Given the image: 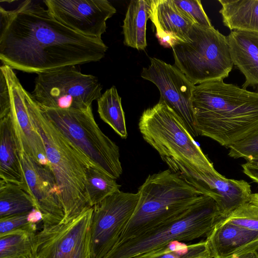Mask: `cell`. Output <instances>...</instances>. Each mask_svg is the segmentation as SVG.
I'll use <instances>...</instances> for the list:
<instances>
[{
    "instance_id": "obj_6",
    "label": "cell",
    "mask_w": 258,
    "mask_h": 258,
    "mask_svg": "<svg viewBox=\"0 0 258 258\" xmlns=\"http://www.w3.org/2000/svg\"><path fill=\"white\" fill-rule=\"evenodd\" d=\"M40 107L88 167H93L114 179L120 176L122 168L119 147L102 132L92 106L67 109Z\"/></svg>"
},
{
    "instance_id": "obj_29",
    "label": "cell",
    "mask_w": 258,
    "mask_h": 258,
    "mask_svg": "<svg viewBox=\"0 0 258 258\" xmlns=\"http://www.w3.org/2000/svg\"><path fill=\"white\" fill-rule=\"evenodd\" d=\"M228 155L246 161L258 158V128L242 140L230 146Z\"/></svg>"
},
{
    "instance_id": "obj_18",
    "label": "cell",
    "mask_w": 258,
    "mask_h": 258,
    "mask_svg": "<svg viewBox=\"0 0 258 258\" xmlns=\"http://www.w3.org/2000/svg\"><path fill=\"white\" fill-rule=\"evenodd\" d=\"M149 18L156 28L160 44L171 47L176 42L186 41L194 21L173 0H147Z\"/></svg>"
},
{
    "instance_id": "obj_15",
    "label": "cell",
    "mask_w": 258,
    "mask_h": 258,
    "mask_svg": "<svg viewBox=\"0 0 258 258\" xmlns=\"http://www.w3.org/2000/svg\"><path fill=\"white\" fill-rule=\"evenodd\" d=\"M49 13L59 22L85 36L101 39L106 21L116 10L107 0H44Z\"/></svg>"
},
{
    "instance_id": "obj_5",
    "label": "cell",
    "mask_w": 258,
    "mask_h": 258,
    "mask_svg": "<svg viewBox=\"0 0 258 258\" xmlns=\"http://www.w3.org/2000/svg\"><path fill=\"white\" fill-rule=\"evenodd\" d=\"M222 219L215 200L202 195L172 221L117 242L104 258H133L173 241L187 242L207 237Z\"/></svg>"
},
{
    "instance_id": "obj_26",
    "label": "cell",
    "mask_w": 258,
    "mask_h": 258,
    "mask_svg": "<svg viewBox=\"0 0 258 258\" xmlns=\"http://www.w3.org/2000/svg\"><path fill=\"white\" fill-rule=\"evenodd\" d=\"M36 233L19 230L0 237V258H35Z\"/></svg>"
},
{
    "instance_id": "obj_28",
    "label": "cell",
    "mask_w": 258,
    "mask_h": 258,
    "mask_svg": "<svg viewBox=\"0 0 258 258\" xmlns=\"http://www.w3.org/2000/svg\"><path fill=\"white\" fill-rule=\"evenodd\" d=\"M224 219L239 227L258 231V205L247 202Z\"/></svg>"
},
{
    "instance_id": "obj_19",
    "label": "cell",
    "mask_w": 258,
    "mask_h": 258,
    "mask_svg": "<svg viewBox=\"0 0 258 258\" xmlns=\"http://www.w3.org/2000/svg\"><path fill=\"white\" fill-rule=\"evenodd\" d=\"M227 38L233 65L245 77L242 88L258 86V32L231 31Z\"/></svg>"
},
{
    "instance_id": "obj_22",
    "label": "cell",
    "mask_w": 258,
    "mask_h": 258,
    "mask_svg": "<svg viewBox=\"0 0 258 258\" xmlns=\"http://www.w3.org/2000/svg\"><path fill=\"white\" fill-rule=\"evenodd\" d=\"M148 7L147 0L130 2L122 26L124 45L138 50H144L147 47Z\"/></svg>"
},
{
    "instance_id": "obj_21",
    "label": "cell",
    "mask_w": 258,
    "mask_h": 258,
    "mask_svg": "<svg viewBox=\"0 0 258 258\" xmlns=\"http://www.w3.org/2000/svg\"><path fill=\"white\" fill-rule=\"evenodd\" d=\"M224 26L231 31L258 32V0H219Z\"/></svg>"
},
{
    "instance_id": "obj_12",
    "label": "cell",
    "mask_w": 258,
    "mask_h": 258,
    "mask_svg": "<svg viewBox=\"0 0 258 258\" xmlns=\"http://www.w3.org/2000/svg\"><path fill=\"white\" fill-rule=\"evenodd\" d=\"M93 208L73 220L43 225L34 237L35 258H90V228Z\"/></svg>"
},
{
    "instance_id": "obj_17",
    "label": "cell",
    "mask_w": 258,
    "mask_h": 258,
    "mask_svg": "<svg viewBox=\"0 0 258 258\" xmlns=\"http://www.w3.org/2000/svg\"><path fill=\"white\" fill-rule=\"evenodd\" d=\"M212 258H234L258 251V231L233 224L222 219L206 237Z\"/></svg>"
},
{
    "instance_id": "obj_8",
    "label": "cell",
    "mask_w": 258,
    "mask_h": 258,
    "mask_svg": "<svg viewBox=\"0 0 258 258\" xmlns=\"http://www.w3.org/2000/svg\"><path fill=\"white\" fill-rule=\"evenodd\" d=\"M171 48L175 66L194 85L223 80L233 68L227 36L214 26L194 24L186 41Z\"/></svg>"
},
{
    "instance_id": "obj_11",
    "label": "cell",
    "mask_w": 258,
    "mask_h": 258,
    "mask_svg": "<svg viewBox=\"0 0 258 258\" xmlns=\"http://www.w3.org/2000/svg\"><path fill=\"white\" fill-rule=\"evenodd\" d=\"M138 192L118 191L93 206L90 228V258H104L133 215Z\"/></svg>"
},
{
    "instance_id": "obj_16",
    "label": "cell",
    "mask_w": 258,
    "mask_h": 258,
    "mask_svg": "<svg viewBox=\"0 0 258 258\" xmlns=\"http://www.w3.org/2000/svg\"><path fill=\"white\" fill-rule=\"evenodd\" d=\"M24 189L31 197L42 216L43 225L63 221L64 213L58 187L49 166L40 164L19 147Z\"/></svg>"
},
{
    "instance_id": "obj_13",
    "label": "cell",
    "mask_w": 258,
    "mask_h": 258,
    "mask_svg": "<svg viewBox=\"0 0 258 258\" xmlns=\"http://www.w3.org/2000/svg\"><path fill=\"white\" fill-rule=\"evenodd\" d=\"M164 162L169 169L202 195L213 199L223 219L250 201L252 194L251 185L244 180L227 178L218 172H203L188 164L177 161L167 160Z\"/></svg>"
},
{
    "instance_id": "obj_34",
    "label": "cell",
    "mask_w": 258,
    "mask_h": 258,
    "mask_svg": "<svg viewBox=\"0 0 258 258\" xmlns=\"http://www.w3.org/2000/svg\"><path fill=\"white\" fill-rule=\"evenodd\" d=\"M250 202L258 205V193L251 194L250 198Z\"/></svg>"
},
{
    "instance_id": "obj_7",
    "label": "cell",
    "mask_w": 258,
    "mask_h": 258,
    "mask_svg": "<svg viewBox=\"0 0 258 258\" xmlns=\"http://www.w3.org/2000/svg\"><path fill=\"white\" fill-rule=\"evenodd\" d=\"M144 139L162 160L187 164L201 172L216 173L207 156L197 144L181 119L163 100L145 110L139 122Z\"/></svg>"
},
{
    "instance_id": "obj_36",
    "label": "cell",
    "mask_w": 258,
    "mask_h": 258,
    "mask_svg": "<svg viewBox=\"0 0 258 258\" xmlns=\"http://www.w3.org/2000/svg\"><path fill=\"white\" fill-rule=\"evenodd\" d=\"M257 253H258V251H257Z\"/></svg>"
},
{
    "instance_id": "obj_32",
    "label": "cell",
    "mask_w": 258,
    "mask_h": 258,
    "mask_svg": "<svg viewBox=\"0 0 258 258\" xmlns=\"http://www.w3.org/2000/svg\"><path fill=\"white\" fill-rule=\"evenodd\" d=\"M242 167L243 172L252 181L258 183V166L246 162L242 165Z\"/></svg>"
},
{
    "instance_id": "obj_1",
    "label": "cell",
    "mask_w": 258,
    "mask_h": 258,
    "mask_svg": "<svg viewBox=\"0 0 258 258\" xmlns=\"http://www.w3.org/2000/svg\"><path fill=\"white\" fill-rule=\"evenodd\" d=\"M0 59L28 73L100 60L108 49L102 39L81 35L46 8L25 1L12 10L0 9Z\"/></svg>"
},
{
    "instance_id": "obj_23",
    "label": "cell",
    "mask_w": 258,
    "mask_h": 258,
    "mask_svg": "<svg viewBox=\"0 0 258 258\" xmlns=\"http://www.w3.org/2000/svg\"><path fill=\"white\" fill-rule=\"evenodd\" d=\"M36 206L20 185L0 180V218L27 213Z\"/></svg>"
},
{
    "instance_id": "obj_27",
    "label": "cell",
    "mask_w": 258,
    "mask_h": 258,
    "mask_svg": "<svg viewBox=\"0 0 258 258\" xmlns=\"http://www.w3.org/2000/svg\"><path fill=\"white\" fill-rule=\"evenodd\" d=\"M86 192L90 207L101 202L108 196L120 191V185L116 179L97 169L86 167Z\"/></svg>"
},
{
    "instance_id": "obj_14",
    "label": "cell",
    "mask_w": 258,
    "mask_h": 258,
    "mask_svg": "<svg viewBox=\"0 0 258 258\" xmlns=\"http://www.w3.org/2000/svg\"><path fill=\"white\" fill-rule=\"evenodd\" d=\"M150 64L143 69L141 77L154 83L164 101L181 119L192 138L199 136L192 105L196 85L175 66L157 58H150Z\"/></svg>"
},
{
    "instance_id": "obj_25",
    "label": "cell",
    "mask_w": 258,
    "mask_h": 258,
    "mask_svg": "<svg viewBox=\"0 0 258 258\" xmlns=\"http://www.w3.org/2000/svg\"><path fill=\"white\" fill-rule=\"evenodd\" d=\"M133 258H212L205 240L187 244L173 241Z\"/></svg>"
},
{
    "instance_id": "obj_2",
    "label": "cell",
    "mask_w": 258,
    "mask_h": 258,
    "mask_svg": "<svg viewBox=\"0 0 258 258\" xmlns=\"http://www.w3.org/2000/svg\"><path fill=\"white\" fill-rule=\"evenodd\" d=\"M191 101L199 136L227 148L258 128V92L215 80L195 86Z\"/></svg>"
},
{
    "instance_id": "obj_35",
    "label": "cell",
    "mask_w": 258,
    "mask_h": 258,
    "mask_svg": "<svg viewBox=\"0 0 258 258\" xmlns=\"http://www.w3.org/2000/svg\"><path fill=\"white\" fill-rule=\"evenodd\" d=\"M247 162L253 165L258 166V158L252 159L251 160L247 161Z\"/></svg>"
},
{
    "instance_id": "obj_31",
    "label": "cell",
    "mask_w": 258,
    "mask_h": 258,
    "mask_svg": "<svg viewBox=\"0 0 258 258\" xmlns=\"http://www.w3.org/2000/svg\"><path fill=\"white\" fill-rule=\"evenodd\" d=\"M180 9L200 25L212 27L210 19L205 12L200 0H173Z\"/></svg>"
},
{
    "instance_id": "obj_33",
    "label": "cell",
    "mask_w": 258,
    "mask_h": 258,
    "mask_svg": "<svg viewBox=\"0 0 258 258\" xmlns=\"http://www.w3.org/2000/svg\"><path fill=\"white\" fill-rule=\"evenodd\" d=\"M257 251L243 254L234 258H258Z\"/></svg>"
},
{
    "instance_id": "obj_3",
    "label": "cell",
    "mask_w": 258,
    "mask_h": 258,
    "mask_svg": "<svg viewBox=\"0 0 258 258\" xmlns=\"http://www.w3.org/2000/svg\"><path fill=\"white\" fill-rule=\"evenodd\" d=\"M30 117L42 138L46 156L59 188L64 217L68 222L90 207L86 192L85 168L88 167L70 142L45 115L31 94Z\"/></svg>"
},
{
    "instance_id": "obj_9",
    "label": "cell",
    "mask_w": 258,
    "mask_h": 258,
    "mask_svg": "<svg viewBox=\"0 0 258 258\" xmlns=\"http://www.w3.org/2000/svg\"><path fill=\"white\" fill-rule=\"evenodd\" d=\"M32 95L40 106L67 109L92 106L102 95L98 78L84 74L75 66L37 74Z\"/></svg>"
},
{
    "instance_id": "obj_20",
    "label": "cell",
    "mask_w": 258,
    "mask_h": 258,
    "mask_svg": "<svg viewBox=\"0 0 258 258\" xmlns=\"http://www.w3.org/2000/svg\"><path fill=\"white\" fill-rule=\"evenodd\" d=\"M0 180L20 185L24 188L18 140L9 111L0 118Z\"/></svg>"
},
{
    "instance_id": "obj_24",
    "label": "cell",
    "mask_w": 258,
    "mask_h": 258,
    "mask_svg": "<svg viewBox=\"0 0 258 258\" xmlns=\"http://www.w3.org/2000/svg\"><path fill=\"white\" fill-rule=\"evenodd\" d=\"M97 111L101 119L121 138L127 137L124 113L121 98L115 86L106 90L97 100Z\"/></svg>"
},
{
    "instance_id": "obj_30",
    "label": "cell",
    "mask_w": 258,
    "mask_h": 258,
    "mask_svg": "<svg viewBox=\"0 0 258 258\" xmlns=\"http://www.w3.org/2000/svg\"><path fill=\"white\" fill-rule=\"evenodd\" d=\"M29 212L0 218V237L19 230L36 232L37 225L31 222Z\"/></svg>"
},
{
    "instance_id": "obj_4",
    "label": "cell",
    "mask_w": 258,
    "mask_h": 258,
    "mask_svg": "<svg viewBox=\"0 0 258 258\" xmlns=\"http://www.w3.org/2000/svg\"><path fill=\"white\" fill-rule=\"evenodd\" d=\"M138 192L135 211L116 243L172 221L203 195L169 169L149 175Z\"/></svg>"
},
{
    "instance_id": "obj_10",
    "label": "cell",
    "mask_w": 258,
    "mask_h": 258,
    "mask_svg": "<svg viewBox=\"0 0 258 258\" xmlns=\"http://www.w3.org/2000/svg\"><path fill=\"white\" fill-rule=\"evenodd\" d=\"M30 95L21 85L13 69L7 65H2L0 116L10 112L19 147L36 162L49 166L42 138L33 125L30 117L28 107Z\"/></svg>"
}]
</instances>
